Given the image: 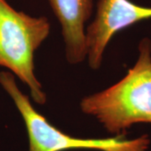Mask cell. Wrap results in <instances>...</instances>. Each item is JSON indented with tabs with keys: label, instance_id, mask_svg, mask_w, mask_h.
<instances>
[{
	"label": "cell",
	"instance_id": "1",
	"mask_svg": "<svg viewBox=\"0 0 151 151\" xmlns=\"http://www.w3.org/2000/svg\"><path fill=\"white\" fill-rule=\"evenodd\" d=\"M80 108L114 135L125 134L135 124H151L150 39L139 41L136 62L120 81L83 97Z\"/></svg>",
	"mask_w": 151,
	"mask_h": 151
},
{
	"label": "cell",
	"instance_id": "5",
	"mask_svg": "<svg viewBox=\"0 0 151 151\" xmlns=\"http://www.w3.org/2000/svg\"><path fill=\"white\" fill-rule=\"evenodd\" d=\"M58 19L65 44V58L71 65L87 56L86 24L91 18L93 0H48Z\"/></svg>",
	"mask_w": 151,
	"mask_h": 151
},
{
	"label": "cell",
	"instance_id": "2",
	"mask_svg": "<svg viewBox=\"0 0 151 151\" xmlns=\"http://www.w3.org/2000/svg\"><path fill=\"white\" fill-rule=\"evenodd\" d=\"M50 32L47 18L29 15L0 0V66L24 83L39 105L45 104L47 96L35 74L34 56Z\"/></svg>",
	"mask_w": 151,
	"mask_h": 151
},
{
	"label": "cell",
	"instance_id": "4",
	"mask_svg": "<svg viewBox=\"0 0 151 151\" xmlns=\"http://www.w3.org/2000/svg\"><path fill=\"white\" fill-rule=\"evenodd\" d=\"M149 19L151 7L130 0H99L96 16L86 29L89 66L94 70L100 68L106 48L115 34Z\"/></svg>",
	"mask_w": 151,
	"mask_h": 151
},
{
	"label": "cell",
	"instance_id": "3",
	"mask_svg": "<svg viewBox=\"0 0 151 151\" xmlns=\"http://www.w3.org/2000/svg\"><path fill=\"white\" fill-rule=\"evenodd\" d=\"M0 85L19 110L27 130L29 151H65L89 150L96 151H149L150 139L143 134L127 139L125 134L104 139H81L65 134L50 124L34 108L29 97L18 86L15 76L10 71L0 72Z\"/></svg>",
	"mask_w": 151,
	"mask_h": 151
}]
</instances>
